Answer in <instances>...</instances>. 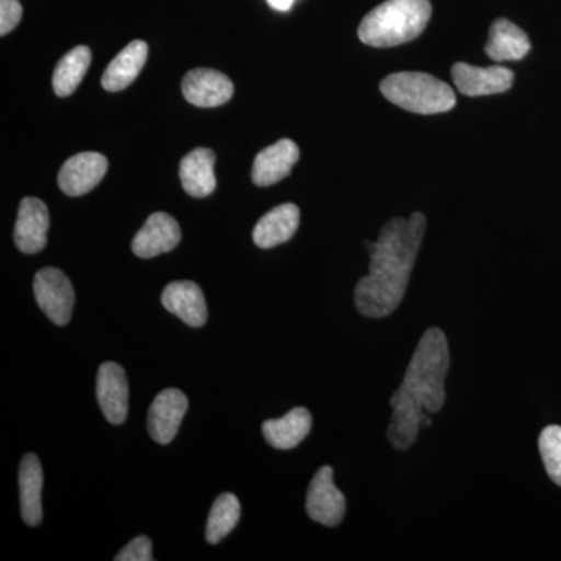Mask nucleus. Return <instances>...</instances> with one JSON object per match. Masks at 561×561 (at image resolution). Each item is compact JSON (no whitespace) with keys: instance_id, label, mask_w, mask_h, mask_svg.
I'll use <instances>...</instances> for the list:
<instances>
[{"instance_id":"f257e3e1","label":"nucleus","mask_w":561,"mask_h":561,"mask_svg":"<svg viewBox=\"0 0 561 561\" xmlns=\"http://www.w3.org/2000/svg\"><path fill=\"white\" fill-rule=\"evenodd\" d=\"M424 231L426 217L415 213L409 219H391L379 232L378 241L365 242L370 249V273L354 291L362 316L383 319L397 311L408 290Z\"/></svg>"},{"instance_id":"f03ea898","label":"nucleus","mask_w":561,"mask_h":561,"mask_svg":"<svg viewBox=\"0 0 561 561\" xmlns=\"http://www.w3.org/2000/svg\"><path fill=\"white\" fill-rule=\"evenodd\" d=\"M448 339L438 328H431L413 353L405 370L404 381L391 394L387 438L394 449L405 451L419 437L421 426L430 419L427 413L442 411L446 401L445 379L448 375Z\"/></svg>"},{"instance_id":"7ed1b4c3","label":"nucleus","mask_w":561,"mask_h":561,"mask_svg":"<svg viewBox=\"0 0 561 561\" xmlns=\"http://www.w3.org/2000/svg\"><path fill=\"white\" fill-rule=\"evenodd\" d=\"M432 16L430 0H387L362 20L359 38L371 47H394L419 38Z\"/></svg>"},{"instance_id":"20e7f679","label":"nucleus","mask_w":561,"mask_h":561,"mask_svg":"<svg viewBox=\"0 0 561 561\" xmlns=\"http://www.w3.org/2000/svg\"><path fill=\"white\" fill-rule=\"evenodd\" d=\"M383 98L416 114L448 113L456 106L453 88L424 72L391 73L381 81Z\"/></svg>"},{"instance_id":"39448f33","label":"nucleus","mask_w":561,"mask_h":561,"mask_svg":"<svg viewBox=\"0 0 561 561\" xmlns=\"http://www.w3.org/2000/svg\"><path fill=\"white\" fill-rule=\"evenodd\" d=\"M36 302L47 319L54 321L57 327H66L72 317L76 291L68 276L54 267H46L36 273L35 283Z\"/></svg>"},{"instance_id":"423d86ee","label":"nucleus","mask_w":561,"mask_h":561,"mask_svg":"<svg viewBox=\"0 0 561 561\" xmlns=\"http://www.w3.org/2000/svg\"><path fill=\"white\" fill-rule=\"evenodd\" d=\"M306 511L312 522L327 527H335L342 523L346 512V500L335 486L334 471L331 467H321L313 476L306 500Z\"/></svg>"},{"instance_id":"0eeeda50","label":"nucleus","mask_w":561,"mask_h":561,"mask_svg":"<svg viewBox=\"0 0 561 561\" xmlns=\"http://www.w3.org/2000/svg\"><path fill=\"white\" fill-rule=\"evenodd\" d=\"M108 172V160L98 151L73 154L58 173L60 190L69 197H80L99 186Z\"/></svg>"},{"instance_id":"6e6552de","label":"nucleus","mask_w":561,"mask_h":561,"mask_svg":"<svg viewBox=\"0 0 561 561\" xmlns=\"http://www.w3.org/2000/svg\"><path fill=\"white\" fill-rule=\"evenodd\" d=\"M49 227L50 217L46 203L35 197L24 198L14 225V243L22 253H39L46 249Z\"/></svg>"},{"instance_id":"1a4fd4ad","label":"nucleus","mask_w":561,"mask_h":561,"mask_svg":"<svg viewBox=\"0 0 561 561\" xmlns=\"http://www.w3.org/2000/svg\"><path fill=\"white\" fill-rule=\"evenodd\" d=\"M453 79L461 94L479 98L511 90L515 73L504 66L478 68L467 62H456L453 66Z\"/></svg>"},{"instance_id":"9d476101","label":"nucleus","mask_w":561,"mask_h":561,"mask_svg":"<svg viewBox=\"0 0 561 561\" xmlns=\"http://www.w3.org/2000/svg\"><path fill=\"white\" fill-rule=\"evenodd\" d=\"M190 402L179 389L162 390L149 411V434L160 445H169L179 434L181 421L186 415Z\"/></svg>"},{"instance_id":"9b49d317","label":"nucleus","mask_w":561,"mask_h":561,"mask_svg":"<svg viewBox=\"0 0 561 561\" xmlns=\"http://www.w3.org/2000/svg\"><path fill=\"white\" fill-rule=\"evenodd\" d=\"M186 101L201 108H216L231 101L234 84L225 73L214 69H194L183 80Z\"/></svg>"},{"instance_id":"f8f14e48","label":"nucleus","mask_w":561,"mask_h":561,"mask_svg":"<svg viewBox=\"0 0 561 561\" xmlns=\"http://www.w3.org/2000/svg\"><path fill=\"white\" fill-rule=\"evenodd\" d=\"M181 242L179 221L165 213L151 214L131 242L133 253L142 260L169 253Z\"/></svg>"},{"instance_id":"ddd939ff","label":"nucleus","mask_w":561,"mask_h":561,"mask_svg":"<svg viewBox=\"0 0 561 561\" xmlns=\"http://www.w3.org/2000/svg\"><path fill=\"white\" fill-rule=\"evenodd\" d=\"M128 400L130 389L124 368L114 362H105L99 368L98 401L111 424H122L127 420Z\"/></svg>"},{"instance_id":"4468645a","label":"nucleus","mask_w":561,"mask_h":561,"mask_svg":"<svg viewBox=\"0 0 561 561\" xmlns=\"http://www.w3.org/2000/svg\"><path fill=\"white\" fill-rule=\"evenodd\" d=\"M161 302L169 312L191 328H202L208 321L205 295L192 280H175L161 295Z\"/></svg>"},{"instance_id":"2eb2a0df","label":"nucleus","mask_w":561,"mask_h":561,"mask_svg":"<svg viewBox=\"0 0 561 561\" xmlns=\"http://www.w3.org/2000/svg\"><path fill=\"white\" fill-rule=\"evenodd\" d=\"M298 158L300 149L297 144L290 139H280L257 153L251 180L260 187L273 186L289 175Z\"/></svg>"},{"instance_id":"dca6fc26","label":"nucleus","mask_w":561,"mask_h":561,"mask_svg":"<svg viewBox=\"0 0 561 561\" xmlns=\"http://www.w3.org/2000/svg\"><path fill=\"white\" fill-rule=\"evenodd\" d=\"M300 225V209L294 203H284L268 210L253 230V241L260 249L268 250L294 238Z\"/></svg>"},{"instance_id":"f3484780","label":"nucleus","mask_w":561,"mask_h":561,"mask_svg":"<svg viewBox=\"0 0 561 561\" xmlns=\"http://www.w3.org/2000/svg\"><path fill=\"white\" fill-rule=\"evenodd\" d=\"M216 153L210 149L190 151L180 162V179L191 197H208L216 191Z\"/></svg>"},{"instance_id":"a211bd4d","label":"nucleus","mask_w":561,"mask_h":561,"mask_svg":"<svg viewBox=\"0 0 561 561\" xmlns=\"http://www.w3.org/2000/svg\"><path fill=\"white\" fill-rule=\"evenodd\" d=\"M311 427V412L305 408H295L283 419L264 421L262 434L273 448L291 449L308 437Z\"/></svg>"},{"instance_id":"6ab92c4d","label":"nucleus","mask_w":561,"mask_h":561,"mask_svg":"<svg viewBox=\"0 0 561 561\" xmlns=\"http://www.w3.org/2000/svg\"><path fill=\"white\" fill-rule=\"evenodd\" d=\"M149 55V46L144 41H131L124 50L116 55L103 72L102 87L110 92L124 91L139 76Z\"/></svg>"},{"instance_id":"aec40b11","label":"nucleus","mask_w":561,"mask_h":561,"mask_svg":"<svg viewBox=\"0 0 561 561\" xmlns=\"http://www.w3.org/2000/svg\"><path fill=\"white\" fill-rule=\"evenodd\" d=\"M43 468L36 454H25L20 465V491L22 519L27 526H38L43 522Z\"/></svg>"},{"instance_id":"412c9836","label":"nucleus","mask_w":561,"mask_h":561,"mask_svg":"<svg viewBox=\"0 0 561 561\" xmlns=\"http://www.w3.org/2000/svg\"><path fill=\"white\" fill-rule=\"evenodd\" d=\"M530 50L529 36L508 20H497L490 28L485 51L493 61H518Z\"/></svg>"},{"instance_id":"4be33fe9","label":"nucleus","mask_w":561,"mask_h":561,"mask_svg":"<svg viewBox=\"0 0 561 561\" xmlns=\"http://www.w3.org/2000/svg\"><path fill=\"white\" fill-rule=\"evenodd\" d=\"M91 49L87 46H79L69 50L58 61L54 72V91L60 98H68L79 88L91 65Z\"/></svg>"},{"instance_id":"5701e85b","label":"nucleus","mask_w":561,"mask_h":561,"mask_svg":"<svg viewBox=\"0 0 561 561\" xmlns=\"http://www.w3.org/2000/svg\"><path fill=\"white\" fill-rule=\"evenodd\" d=\"M241 519V502L232 493H224L214 502L206 524V540L217 545L234 530Z\"/></svg>"},{"instance_id":"b1692460","label":"nucleus","mask_w":561,"mask_h":561,"mask_svg":"<svg viewBox=\"0 0 561 561\" xmlns=\"http://www.w3.org/2000/svg\"><path fill=\"white\" fill-rule=\"evenodd\" d=\"M538 448L549 478L561 486V427L548 426L542 430Z\"/></svg>"},{"instance_id":"393cba45","label":"nucleus","mask_w":561,"mask_h":561,"mask_svg":"<svg viewBox=\"0 0 561 561\" xmlns=\"http://www.w3.org/2000/svg\"><path fill=\"white\" fill-rule=\"evenodd\" d=\"M116 561H151V541L149 537H136L135 540L128 542L116 557Z\"/></svg>"},{"instance_id":"a878e982","label":"nucleus","mask_w":561,"mask_h":561,"mask_svg":"<svg viewBox=\"0 0 561 561\" xmlns=\"http://www.w3.org/2000/svg\"><path fill=\"white\" fill-rule=\"evenodd\" d=\"M22 5L20 0H0V35H9L20 24Z\"/></svg>"},{"instance_id":"bb28decb","label":"nucleus","mask_w":561,"mask_h":561,"mask_svg":"<svg viewBox=\"0 0 561 561\" xmlns=\"http://www.w3.org/2000/svg\"><path fill=\"white\" fill-rule=\"evenodd\" d=\"M267 2L272 9L278 11H289L291 5H294L295 0H267Z\"/></svg>"}]
</instances>
